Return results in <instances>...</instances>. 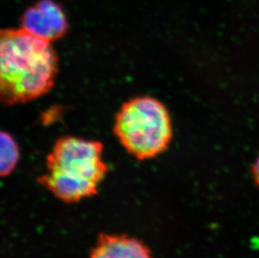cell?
<instances>
[{"mask_svg": "<svg viewBox=\"0 0 259 258\" xmlns=\"http://www.w3.org/2000/svg\"><path fill=\"white\" fill-rule=\"evenodd\" d=\"M58 57L47 39L22 28L4 29L0 39V95L3 103H26L49 93Z\"/></svg>", "mask_w": 259, "mask_h": 258, "instance_id": "cell-1", "label": "cell"}, {"mask_svg": "<svg viewBox=\"0 0 259 258\" xmlns=\"http://www.w3.org/2000/svg\"><path fill=\"white\" fill-rule=\"evenodd\" d=\"M103 150L99 142L62 137L47 155L48 172L39 178V183L65 202L95 195L108 171Z\"/></svg>", "mask_w": 259, "mask_h": 258, "instance_id": "cell-2", "label": "cell"}, {"mask_svg": "<svg viewBox=\"0 0 259 258\" xmlns=\"http://www.w3.org/2000/svg\"><path fill=\"white\" fill-rule=\"evenodd\" d=\"M114 133L131 155L149 159L163 153L171 141V121L165 106L155 98H134L116 115Z\"/></svg>", "mask_w": 259, "mask_h": 258, "instance_id": "cell-3", "label": "cell"}, {"mask_svg": "<svg viewBox=\"0 0 259 258\" xmlns=\"http://www.w3.org/2000/svg\"><path fill=\"white\" fill-rule=\"evenodd\" d=\"M20 21L23 29L51 42L61 38L67 30L63 10L52 0H41L29 8Z\"/></svg>", "mask_w": 259, "mask_h": 258, "instance_id": "cell-4", "label": "cell"}, {"mask_svg": "<svg viewBox=\"0 0 259 258\" xmlns=\"http://www.w3.org/2000/svg\"><path fill=\"white\" fill-rule=\"evenodd\" d=\"M90 258H151L145 245L125 236L101 235Z\"/></svg>", "mask_w": 259, "mask_h": 258, "instance_id": "cell-5", "label": "cell"}, {"mask_svg": "<svg viewBox=\"0 0 259 258\" xmlns=\"http://www.w3.org/2000/svg\"><path fill=\"white\" fill-rule=\"evenodd\" d=\"M1 142H0V168L1 176H9L17 164L19 160V148L12 137L8 133H1Z\"/></svg>", "mask_w": 259, "mask_h": 258, "instance_id": "cell-6", "label": "cell"}, {"mask_svg": "<svg viewBox=\"0 0 259 258\" xmlns=\"http://www.w3.org/2000/svg\"><path fill=\"white\" fill-rule=\"evenodd\" d=\"M252 175L254 177L255 183L259 188V157L252 167Z\"/></svg>", "mask_w": 259, "mask_h": 258, "instance_id": "cell-7", "label": "cell"}]
</instances>
